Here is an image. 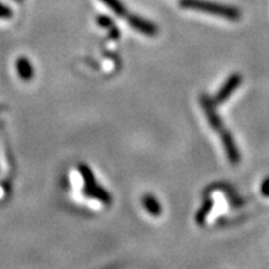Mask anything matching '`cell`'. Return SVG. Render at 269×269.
<instances>
[{"mask_svg":"<svg viewBox=\"0 0 269 269\" xmlns=\"http://www.w3.org/2000/svg\"><path fill=\"white\" fill-rule=\"evenodd\" d=\"M109 35H110L111 39H118V38H120V35H121V33L115 25H113L110 29H109Z\"/></svg>","mask_w":269,"mask_h":269,"instance_id":"5bb4252c","label":"cell"},{"mask_svg":"<svg viewBox=\"0 0 269 269\" xmlns=\"http://www.w3.org/2000/svg\"><path fill=\"white\" fill-rule=\"evenodd\" d=\"M242 85V76L239 74H232L230 77L226 80L225 84L222 85L218 92L214 95L213 102L214 105H221L225 101H227L228 97L232 96L234 94L235 90Z\"/></svg>","mask_w":269,"mask_h":269,"instance_id":"3957f363","label":"cell"},{"mask_svg":"<svg viewBox=\"0 0 269 269\" xmlns=\"http://www.w3.org/2000/svg\"><path fill=\"white\" fill-rule=\"evenodd\" d=\"M261 193L263 197H269V177L262 182L261 185Z\"/></svg>","mask_w":269,"mask_h":269,"instance_id":"4fadbf2b","label":"cell"},{"mask_svg":"<svg viewBox=\"0 0 269 269\" xmlns=\"http://www.w3.org/2000/svg\"><path fill=\"white\" fill-rule=\"evenodd\" d=\"M201 102H202V107H203L204 114H206L207 120H208L209 125L213 127L214 131H217L218 133H222L226 128L225 126H223V122L222 120H221L220 115H218L216 109H214L213 100H211L208 96H206V95H202Z\"/></svg>","mask_w":269,"mask_h":269,"instance_id":"277c9868","label":"cell"},{"mask_svg":"<svg viewBox=\"0 0 269 269\" xmlns=\"http://www.w3.org/2000/svg\"><path fill=\"white\" fill-rule=\"evenodd\" d=\"M0 111H1V106H0Z\"/></svg>","mask_w":269,"mask_h":269,"instance_id":"2e32d148","label":"cell"},{"mask_svg":"<svg viewBox=\"0 0 269 269\" xmlns=\"http://www.w3.org/2000/svg\"><path fill=\"white\" fill-rule=\"evenodd\" d=\"M142 206L146 209L147 213H150L151 216H154V217H157V216L162 213V206L157 201L156 197L152 196V194L147 193L142 197Z\"/></svg>","mask_w":269,"mask_h":269,"instance_id":"ba28073f","label":"cell"},{"mask_svg":"<svg viewBox=\"0 0 269 269\" xmlns=\"http://www.w3.org/2000/svg\"><path fill=\"white\" fill-rule=\"evenodd\" d=\"M13 18V9L9 8L5 4L0 3V19H10Z\"/></svg>","mask_w":269,"mask_h":269,"instance_id":"7c38bea8","label":"cell"},{"mask_svg":"<svg viewBox=\"0 0 269 269\" xmlns=\"http://www.w3.org/2000/svg\"><path fill=\"white\" fill-rule=\"evenodd\" d=\"M127 23L136 32L141 33V34L146 35V37H154L158 33V28H157L156 24L142 18V16L135 15V14H131V15L127 16Z\"/></svg>","mask_w":269,"mask_h":269,"instance_id":"5b68a950","label":"cell"},{"mask_svg":"<svg viewBox=\"0 0 269 269\" xmlns=\"http://www.w3.org/2000/svg\"><path fill=\"white\" fill-rule=\"evenodd\" d=\"M221 140H222L223 149H225L226 154H227L228 161H230L232 165H238V163L240 162V154L239 151H238V147L237 145H235L232 133L225 130L221 133Z\"/></svg>","mask_w":269,"mask_h":269,"instance_id":"8992f818","label":"cell"},{"mask_svg":"<svg viewBox=\"0 0 269 269\" xmlns=\"http://www.w3.org/2000/svg\"><path fill=\"white\" fill-rule=\"evenodd\" d=\"M15 70L19 77L25 82L32 81L35 75V69L32 61L26 56H19L15 61Z\"/></svg>","mask_w":269,"mask_h":269,"instance_id":"52a82bcc","label":"cell"},{"mask_svg":"<svg viewBox=\"0 0 269 269\" xmlns=\"http://www.w3.org/2000/svg\"><path fill=\"white\" fill-rule=\"evenodd\" d=\"M180 6L185 9L201 11V13L211 14V15L221 16V18L232 21L238 20L242 16L239 9L234 8V6L214 3V1H208V0H180Z\"/></svg>","mask_w":269,"mask_h":269,"instance_id":"6da1fadb","label":"cell"},{"mask_svg":"<svg viewBox=\"0 0 269 269\" xmlns=\"http://www.w3.org/2000/svg\"><path fill=\"white\" fill-rule=\"evenodd\" d=\"M212 208H213V201H212V199H207V201L202 204L201 209H199L196 214L197 225H204V222H206L207 220V216L211 213Z\"/></svg>","mask_w":269,"mask_h":269,"instance_id":"30bf717a","label":"cell"},{"mask_svg":"<svg viewBox=\"0 0 269 269\" xmlns=\"http://www.w3.org/2000/svg\"><path fill=\"white\" fill-rule=\"evenodd\" d=\"M15 1H16V3H23L24 0H15Z\"/></svg>","mask_w":269,"mask_h":269,"instance_id":"9a60e30c","label":"cell"},{"mask_svg":"<svg viewBox=\"0 0 269 269\" xmlns=\"http://www.w3.org/2000/svg\"><path fill=\"white\" fill-rule=\"evenodd\" d=\"M100 1L105 4L110 10H113L117 16H126L127 14V9L121 0H100Z\"/></svg>","mask_w":269,"mask_h":269,"instance_id":"9c48e42d","label":"cell"},{"mask_svg":"<svg viewBox=\"0 0 269 269\" xmlns=\"http://www.w3.org/2000/svg\"><path fill=\"white\" fill-rule=\"evenodd\" d=\"M78 173L81 175L82 180H84V187H82V193L87 198H92L95 201H99L100 203L109 206L113 202V197L109 192L102 187L100 183H97L95 173L92 172L91 167H89L85 163L77 166Z\"/></svg>","mask_w":269,"mask_h":269,"instance_id":"7a4b0ae2","label":"cell"},{"mask_svg":"<svg viewBox=\"0 0 269 269\" xmlns=\"http://www.w3.org/2000/svg\"><path fill=\"white\" fill-rule=\"evenodd\" d=\"M96 23H97V25L101 26V28H105V29H110L111 26L114 25L111 18H109V16H106V15H99V16H97Z\"/></svg>","mask_w":269,"mask_h":269,"instance_id":"8fae6325","label":"cell"}]
</instances>
